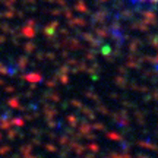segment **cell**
<instances>
[{"label":"cell","mask_w":158,"mask_h":158,"mask_svg":"<svg viewBox=\"0 0 158 158\" xmlns=\"http://www.w3.org/2000/svg\"><path fill=\"white\" fill-rule=\"evenodd\" d=\"M130 2H133V3H152L155 0H130Z\"/></svg>","instance_id":"obj_1"}]
</instances>
